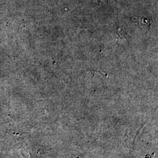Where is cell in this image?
Listing matches in <instances>:
<instances>
[{
  "label": "cell",
  "mask_w": 158,
  "mask_h": 158,
  "mask_svg": "<svg viewBox=\"0 0 158 158\" xmlns=\"http://www.w3.org/2000/svg\"><path fill=\"white\" fill-rule=\"evenodd\" d=\"M96 2H106L107 0H94Z\"/></svg>",
  "instance_id": "cell-1"
}]
</instances>
